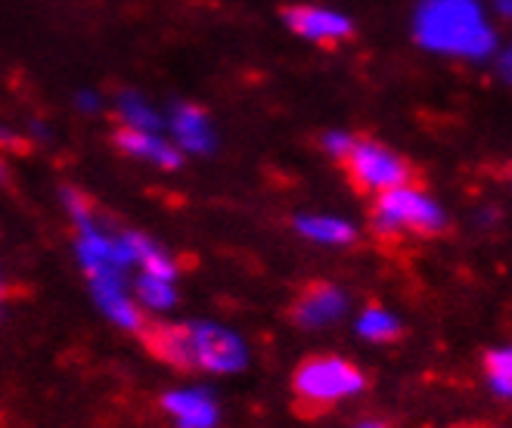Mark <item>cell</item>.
I'll return each instance as SVG.
<instances>
[{
	"instance_id": "20",
	"label": "cell",
	"mask_w": 512,
	"mask_h": 428,
	"mask_svg": "<svg viewBox=\"0 0 512 428\" xmlns=\"http://www.w3.org/2000/svg\"><path fill=\"white\" fill-rule=\"evenodd\" d=\"M75 106H78L84 115H100V112H103V106H106V100H103L100 90L84 87V90H78V94H75Z\"/></svg>"
},
{
	"instance_id": "19",
	"label": "cell",
	"mask_w": 512,
	"mask_h": 428,
	"mask_svg": "<svg viewBox=\"0 0 512 428\" xmlns=\"http://www.w3.org/2000/svg\"><path fill=\"white\" fill-rule=\"evenodd\" d=\"M357 137L351 131H342V128H333V131H326L320 137V149L326 152L329 159H336V162H345L348 159V152L354 149Z\"/></svg>"
},
{
	"instance_id": "21",
	"label": "cell",
	"mask_w": 512,
	"mask_h": 428,
	"mask_svg": "<svg viewBox=\"0 0 512 428\" xmlns=\"http://www.w3.org/2000/svg\"><path fill=\"white\" fill-rule=\"evenodd\" d=\"M13 146H19V134L7 125H0V149H13Z\"/></svg>"
},
{
	"instance_id": "9",
	"label": "cell",
	"mask_w": 512,
	"mask_h": 428,
	"mask_svg": "<svg viewBox=\"0 0 512 428\" xmlns=\"http://www.w3.org/2000/svg\"><path fill=\"white\" fill-rule=\"evenodd\" d=\"M165 131L184 156H212L218 149L215 121L196 103H174L165 112Z\"/></svg>"
},
{
	"instance_id": "16",
	"label": "cell",
	"mask_w": 512,
	"mask_h": 428,
	"mask_svg": "<svg viewBox=\"0 0 512 428\" xmlns=\"http://www.w3.org/2000/svg\"><path fill=\"white\" fill-rule=\"evenodd\" d=\"M131 292L134 301L140 304V311L149 314H168L177 308L180 292L174 280H162V277H149V273H134L131 277Z\"/></svg>"
},
{
	"instance_id": "22",
	"label": "cell",
	"mask_w": 512,
	"mask_h": 428,
	"mask_svg": "<svg viewBox=\"0 0 512 428\" xmlns=\"http://www.w3.org/2000/svg\"><path fill=\"white\" fill-rule=\"evenodd\" d=\"M354 428H388V422L379 419V416H364V419L354 422Z\"/></svg>"
},
{
	"instance_id": "5",
	"label": "cell",
	"mask_w": 512,
	"mask_h": 428,
	"mask_svg": "<svg viewBox=\"0 0 512 428\" xmlns=\"http://www.w3.org/2000/svg\"><path fill=\"white\" fill-rule=\"evenodd\" d=\"M75 261H78L87 283L131 273L125 230L109 227L100 211L94 218L75 224Z\"/></svg>"
},
{
	"instance_id": "11",
	"label": "cell",
	"mask_w": 512,
	"mask_h": 428,
	"mask_svg": "<svg viewBox=\"0 0 512 428\" xmlns=\"http://www.w3.org/2000/svg\"><path fill=\"white\" fill-rule=\"evenodd\" d=\"M90 298H94L97 311L122 332H134L140 335L146 326V314L140 311V304L134 301L131 292V273H122V277H106V280H90L87 283Z\"/></svg>"
},
{
	"instance_id": "10",
	"label": "cell",
	"mask_w": 512,
	"mask_h": 428,
	"mask_svg": "<svg viewBox=\"0 0 512 428\" xmlns=\"http://www.w3.org/2000/svg\"><path fill=\"white\" fill-rule=\"evenodd\" d=\"M159 404L174 428H218L221 425V404L215 391L205 385L168 388Z\"/></svg>"
},
{
	"instance_id": "7",
	"label": "cell",
	"mask_w": 512,
	"mask_h": 428,
	"mask_svg": "<svg viewBox=\"0 0 512 428\" xmlns=\"http://www.w3.org/2000/svg\"><path fill=\"white\" fill-rule=\"evenodd\" d=\"M283 22L292 35H298L308 44L333 47L354 35V22L342 10L320 7V4H295L283 13Z\"/></svg>"
},
{
	"instance_id": "15",
	"label": "cell",
	"mask_w": 512,
	"mask_h": 428,
	"mask_svg": "<svg viewBox=\"0 0 512 428\" xmlns=\"http://www.w3.org/2000/svg\"><path fill=\"white\" fill-rule=\"evenodd\" d=\"M112 109H115V118H118V128L165 131V112H159L153 106V100L143 97L140 90H118Z\"/></svg>"
},
{
	"instance_id": "24",
	"label": "cell",
	"mask_w": 512,
	"mask_h": 428,
	"mask_svg": "<svg viewBox=\"0 0 512 428\" xmlns=\"http://www.w3.org/2000/svg\"><path fill=\"white\" fill-rule=\"evenodd\" d=\"M494 13H500L503 19H509V13H512V0H494Z\"/></svg>"
},
{
	"instance_id": "17",
	"label": "cell",
	"mask_w": 512,
	"mask_h": 428,
	"mask_svg": "<svg viewBox=\"0 0 512 428\" xmlns=\"http://www.w3.org/2000/svg\"><path fill=\"white\" fill-rule=\"evenodd\" d=\"M354 332H357V339H364L367 345H391L401 339L404 323L398 314L382 308V304H367V308L354 317Z\"/></svg>"
},
{
	"instance_id": "8",
	"label": "cell",
	"mask_w": 512,
	"mask_h": 428,
	"mask_svg": "<svg viewBox=\"0 0 512 428\" xmlns=\"http://www.w3.org/2000/svg\"><path fill=\"white\" fill-rule=\"evenodd\" d=\"M351 311V298L342 286L336 283H311L308 289H301V295L295 298L292 304V323L298 329H308V332H317V329H329L336 326L348 317Z\"/></svg>"
},
{
	"instance_id": "3",
	"label": "cell",
	"mask_w": 512,
	"mask_h": 428,
	"mask_svg": "<svg viewBox=\"0 0 512 428\" xmlns=\"http://www.w3.org/2000/svg\"><path fill=\"white\" fill-rule=\"evenodd\" d=\"M373 199L376 205L370 214V224L382 239H435L450 227L444 205L429 190L416 187V183H404V187L379 193Z\"/></svg>"
},
{
	"instance_id": "13",
	"label": "cell",
	"mask_w": 512,
	"mask_h": 428,
	"mask_svg": "<svg viewBox=\"0 0 512 428\" xmlns=\"http://www.w3.org/2000/svg\"><path fill=\"white\" fill-rule=\"evenodd\" d=\"M128 242V255H131V270L149 273V277H162V280H180V261L162 246L159 239H153L143 230H125Z\"/></svg>"
},
{
	"instance_id": "1",
	"label": "cell",
	"mask_w": 512,
	"mask_h": 428,
	"mask_svg": "<svg viewBox=\"0 0 512 428\" xmlns=\"http://www.w3.org/2000/svg\"><path fill=\"white\" fill-rule=\"evenodd\" d=\"M140 339L146 351L180 373L236 376L249 366V345L233 326L218 320L146 323Z\"/></svg>"
},
{
	"instance_id": "18",
	"label": "cell",
	"mask_w": 512,
	"mask_h": 428,
	"mask_svg": "<svg viewBox=\"0 0 512 428\" xmlns=\"http://www.w3.org/2000/svg\"><path fill=\"white\" fill-rule=\"evenodd\" d=\"M481 370H485V382L491 394L500 397V401H509L512 397V348L506 345L488 348L485 360H481Z\"/></svg>"
},
{
	"instance_id": "26",
	"label": "cell",
	"mask_w": 512,
	"mask_h": 428,
	"mask_svg": "<svg viewBox=\"0 0 512 428\" xmlns=\"http://www.w3.org/2000/svg\"><path fill=\"white\" fill-rule=\"evenodd\" d=\"M4 295H7V286H4V280H0V308H4Z\"/></svg>"
},
{
	"instance_id": "6",
	"label": "cell",
	"mask_w": 512,
	"mask_h": 428,
	"mask_svg": "<svg viewBox=\"0 0 512 428\" xmlns=\"http://www.w3.org/2000/svg\"><path fill=\"white\" fill-rule=\"evenodd\" d=\"M348 171V180L360 193H388L404 183H413V165L401 156L398 149H391L379 140H357L348 159L342 162Z\"/></svg>"
},
{
	"instance_id": "14",
	"label": "cell",
	"mask_w": 512,
	"mask_h": 428,
	"mask_svg": "<svg viewBox=\"0 0 512 428\" xmlns=\"http://www.w3.org/2000/svg\"><path fill=\"white\" fill-rule=\"evenodd\" d=\"M292 227L301 239H308L323 249H345L357 242V227L351 221L339 218V214H320V211L298 214Z\"/></svg>"
},
{
	"instance_id": "12",
	"label": "cell",
	"mask_w": 512,
	"mask_h": 428,
	"mask_svg": "<svg viewBox=\"0 0 512 428\" xmlns=\"http://www.w3.org/2000/svg\"><path fill=\"white\" fill-rule=\"evenodd\" d=\"M115 149L122 156L143 162V165H153L159 171H177L184 165V152H180L171 137L165 131H128V128H118L112 134Z\"/></svg>"
},
{
	"instance_id": "2",
	"label": "cell",
	"mask_w": 512,
	"mask_h": 428,
	"mask_svg": "<svg viewBox=\"0 0 512 428\" xmlns=\"http://www.w3.org/2000/svg\"><path fill=\"white\" fill-rule=\"evenodd\" d=\"M413 38L429 53L466 63H488L500 50L497 25L481 0H419Z\"/></svg>"
},
{
	"instance_id": "25",
	"label": "cell",
	"mask_w": 512,
	"mask_h": 428,
	"mask_svg": "<svg viewBox=\"0 0 512 428\" xmlns=\"http://www.w3.org/2000/svg\"><path fill=\"white\" fill-rule=\"evenodd\" d=\"M10 180V168H7V162L0 159V183H7Z\"/></svg>"
},
{
	"instance_id": "4",
	"label": "cell",
	"mask_w": 512,
	"mask_h": 428,
	"mask_svg": "<svg viewBox=\"0 0 512 428\" xmlns=\"http://www.w3.org/2000/svg\"><path fill=\"white\" fill-rule=\"evenodd\" d=\"M367 385V373L342 354H314L301 360L292 373V391L298 404L308 410H329L354 401L367 391Z\"/></svg>"
},
{
	"instance_id": "23",
	"label": "cell",
	"mask_w": 512,
	"mask_h": 428,
	"mask_svg": "<svg viewBox=\"0 0 512 428\" xmlns=\"http://www.w3.org/2000/svg\"><path fill=\"white\" fill-rule=\"evenodd\" d=\"M494 63H497V72H503V78L509 81V50H503L500 56H491Z\"/></svg>"
}]
</instances>
